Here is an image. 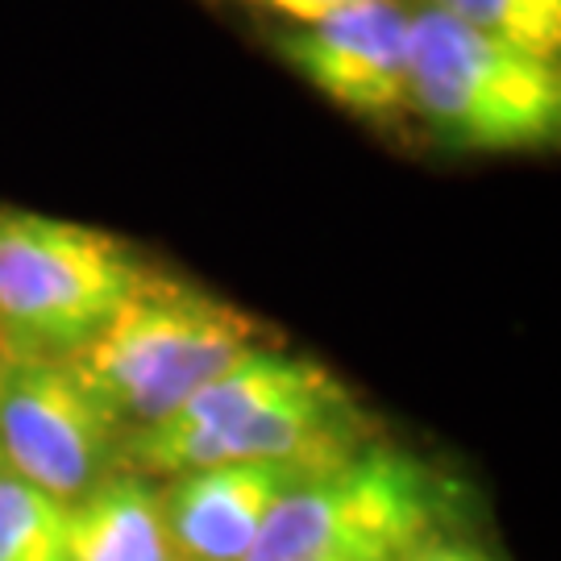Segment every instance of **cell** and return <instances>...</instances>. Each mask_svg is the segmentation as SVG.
I'll use <instances>...</instances> for the list:
<instances>
[{
    "instance_id": "5",
    "label": "cell",
    "mask_w": 561,
    "mask_h": 561,
    "mask_svg": "<svg viewBox=\"0 0 561 561\" xmlns=\"http://www.w3.org/2000/svg\"><path fill=\"white\" fill-rule=\"evenodd\" d=\"M146 271L150 266L104 229L0 208V358L80 354Z\"/></svg>"
},
{
    "instance_id": "6",
    "label": "cell",
    "mask_w": 561,
    "mask_h": 561,
    "mask_svg": "<svg viewBox=\"0 0 561 561\" xmlns=\"http://www.w3.org/2000/svg\"><path fill=\"white\" fill-rule=\"evenodd\" d=\"M117 433L62 358H0V470L59 503L108 479Z\"/></svg>"
},
{
    "instance_id": "12",
    "label": "cell",
    "mask_w": 561,
    "mask_h": 561,
    "mask_svg": "<svg viewBox=\"0 0 561 561\" xmlns=\"http://www.w3.org/2000/svg\"><path fill=\"white\" fill-rule=\"evenodd\" d=\"M259 4H266V9H275V13H283V18L308 25V21L324 18V13H337V9H345V4H358V0H259Z\"/></svg>"
},
{
    "instance_id": "11",
    "label": "cell",
    "mask_w": 561,
    "mask_h": 561,
    "mask_svg": "<svg viewBox=\"0 0 561 561\" xmlns=\"http://www.w3.org/2000/svg\"><path fill=\"white\" fill-rule=\"evenodd\" d=\"M428 9L549 59L561 50V0H428Z\"/></svg>"
},
{
    "instance_id": "1",
    "label": "cell",
    "mask_w": 561,
    "mask_h": 561,
    "mask_svg": "<svg viewBox=\"0 0 561 561\" xmlns=\"http://www.w3.org/2000/svg\"><path fill=\"white\" fill-rule=\"evenodd\" d=\"M370 445V421L324 366L254 345L180 412L121 445L141 474H196L229 461L333 470Z\"/></svg>"
},
{
    "instance_id": "9",
    "label": "cell",
    "mask_w": 561,
    "mask_h": 561,
    "mask_svg": "<svg viewBox=\"0 0 561 561\" xmlns=\"http://www.w3.org/2000/svg\"><path fill=\"white\" fill-rule=\"evenodd\" d=\"M71 561H175L162 528L159 491L141 479L96 482L67 507Z\"/></svg>"
},
{
    "instance_id": "7",
    "label": "cell",
    "mask_w": 561,
    "mask_h": 561,
    "mask_svg": "<svg viewBox=\"0 0 561 561\" xmlns=\"http://www.w3.org/2000/svg\"><path fill=\"white\" fill-rule=\"evenodd\" d=\"M408 9L396 0H358L283 30L275 46L333 104L379 121L408 108Z\"/></svg>"
},
{
    "instance_id": "2",
    "label": "cell",
    "mask_w": 561,
    "mask_h": 561,
    "mask_svg": "<svg viewBox=\"0 0 561 561\" xmlns=\"http://www.w3.org/2000/svg\"><path fill=\"white\" fill-rule=\"evenodd\" d=\"M259 345V321L196 283L146 271L134 296L80 354L62 358L117 442L180 412L201 387Z\"/></svg>"
},
{
    "instance_id": "8",
    "label": "cell",
    "mask_w": 561,
    "mask_h": 561,
    "mask_svg": "<svg viewBox=\"0 0 561 561\" xmlns=\"http://www.w3.org/2000/svg\"><path fill=\"white\" fill-rule=\"evenodd\" d=\"M300 479L308 474L279 461H229L180 474L159 491L175 561H245L271 507Z\"/></svg>"
},
{
    "instance_id": "3",
    "label": "cell",
    "mask_w": 561,
    "mask_h": 561,
    "mask_svg": "<svg viewBox=\"0 0 561 561\" xmlns=\"http://www.w3.org/2000/svg\"><path fill=\"white\" fill-rule=\"evenodd\" d=\"M458 495L428 461L366 445L296 482L271 507L245 561H408L442 541Z\"/></svg>"
},
{
    "instance_id": "13",
    "label": "cell",
    "mask_w": 561,
    "mask_h": 561,
    "mask_svg": "<svg viewBox=\"0 0 561 561\" xmlns=\"http://www.w3.org/2000/svg\"><path fill=\"white\" fill-rule=\"evenodd\" d=\"M408 561H491V558H482V553H474V549H466V545H454V541H433V545H424L416 558H408Z\"/></svg>"
},
{
    "instance_id": "10",
    "label": "cell",
    "mask_w": 561,
    "mask_h": 561,
    "mask_svg": "<svg viewBox=\"0 0 561 561\" xmlns=\"http://www.w3.org/2000/svg\"><path fill=\"white\" fill-rule=\"evenodd\" d=\"M0 561H71L67 503L0 470Z\"/></svg>"
},
{
    "instance_id": "4",
    "label": "cell",
    "mask_w": 561,
    "mask_h": 561,
    "mask_svg": "<svg viewBox=\"0 0 561 561\" xmlns=\"http://www.w3.org/2000/svg\"><path fill=\"white\" fill-rule=\"evenodd\" d=\"M408 108L449 150H537L561 129V67L424 4L412 13Z\"/></svg>"
}]
</instances>
